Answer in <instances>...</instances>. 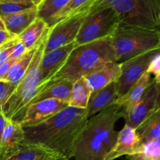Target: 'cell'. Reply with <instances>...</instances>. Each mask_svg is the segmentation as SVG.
<instances>
[{
  "label": "cell",
  "instance_id": "obj_1",
  "mask_svg": "<svg viewBox=\"0 0 160 160\" xmlns=\"http://www.w3.org/2000/svg\"><path fill=\"white\" fill-rule=\"evenodd\" d=\"M88 119L86 109L69 106L39 124L23 127V142L40 145L70 160Z\"/></svg>",
  "mask_w": 160,
  "mask_h": 160
},
{
  "label": "cell",
  "instance_id": "obj_2",
  "mask_svg": "<svg viewBox=\"0 0 160 160\" xmlns=\"http://www.w3.org/2000/svg\"><path fill=\"white\" fill-rule=\"evenodd\" d=\"M122 117L120 107L112 104L88 119L75 141L74 160H105L117 142L115 124Z\"/></svg>",
  "mask_w": 160,
  "mask_h": 160
},
{
  "label": "cell",
  "instance_id": "obj_3",
  "mask_svg": "<svg viewBox=\"0 0 160 160\" xmlns=\"http://www.w3.org/2000/svg\"><path fill=\"white\" fill-rule=\"evenodd\" d=\"M109 62H117L111 37L77 45L60 69L48 81L41 84L37 92L58 81L74 82L81 77L93 73Z\"/></svg>",
  "mask_w": 160,
  "mask_h": 160
},
{
  "label": "cell",
  "instance_id": "obj_4",
  "mask_svg": "<svg viewBox=\"0 0 160 160\" xmlns=\"http://www.w3.org/2000/svg\"><path fill=\"white\" fill-rule=\"evenodd\" d=\"M51 28L48 27L36 47L32 59L23 79L2 106V113L8 120H15L36 95L40 85V62Z\"/></svg>",
  "mask_w": 160,
  "mask_h": 160
},
{
  "label": "cell",
  "instance_id": "obj_5",
  "mask_svg": "<svg viewBox=\"0 0 160 160\" xmlns=\"http://www.w3.org/2000/svg\"><path fill=\"white\" fill-rule=\"evenodd\" d=\"M111 41L117 62H123L148 52L160 50V30L120 23Z\"/></svg>",
  "mask_w": 160,
  "mask_h": 160
},
{
  "label": "cell",
  "instance_id": "obj_6",
  "mask_svg": "<svg viewBox=\"0 0 160 160\" xmlns=\"http://www.w3.org/2000/svg\"><path fill=\"white\" fill-rule=\"evenodd\" d=\"M102 6L117 12L121 24L147 29H158L160 0H97Z\"/></svg>",
  "mask_w": 160,
  "mask_h": 160
},
{
  "label": "cell",
  "instance_id": "obj_7",
  "mask_svg": "<svg viewBox=\"0 0 160 160\" xmlns=\"http://www.w3.org/2000/svg\"><path fill=\"white\" fill-rule=\"evenodd\" d=\"M120 24V17L113 9L95 2L80 28L75 43L80 45L112 37Z\"/></svg>",
  "mask_w": 160,
  "mask_h": 160
},
{
  "label": "cell",
  "instance_id": "obj_8",
  "mask_svg": "<svg viewBox=\"0 0 160 160\" xmlns=\"http://www.w3.org/2000/svg\"><path fill=\"white\" fill-rule=\"evenodd\" d=\"M90 9L78 12L50 27L51 30L44 53L75 42L80 28Z\"/></svg>",
  "mask_w": 160,
  "mask_h": 160
},
{
  "label": "cell",
  "instance_id": "obj_9",
  "mask_svg": "<svg viewBox=\"0 0 160 160\" xmlns=\"http://www.w3.org/2000/svg\"><path fill=\"white\" fill-rule=\"evenodd\" d=\"M160 50H153L120 62V74L117 78L118 98L124 95L146 72L153 56Z\"/></svg>",
  "mask_w": 160,
  "mask_h": 160
},
{
  "label": "cell",
  "instance_id": "obj_10",
  "mask_svg": "<svg viewBox=\"0 0 160 160\" xmlns=\"http://www.w3.org/2000/svg\"><path fill=\"white\" fill-rule=\"evenodd\" d=\"M67 106L68 102L56 98L42 100L27 106L14 121L20 122L23 127L34 126L48 120Z\"/></svg>",
  "mask_w": 160,
  "mask_h": 160
},
{
  "label": "cell",
  "instance_id": "obj_11",
  "mask_svg": "<svg viewBox=\"0 0 160 160\" xmlns=\"http://www.w3.org/2000/svg\"><path fill=\"white\" fill-rule=\"evenodd\" d=\"M159 84L152 78L139 101L123 117L125 125L137 129L144 120L154 110Z\"/></svg>",
  "mask_w": 160,
  "mask_h": 160
},
{
  "label": "cell",
  "instance_id": "obj_12",
  "mask_svg": "<svg viewBox=\"0 0 160 160\" xmlns=\"http://www.w3.org/2000/svg\"><path fill=\"white\" fill-rule=\"evenodd\" d=\"M76 46V43L73 42L44 53L40 62V85L48 81L60 69L72 50Z\"/></svg>",
  "mask_w": 160,
  "mask_h": 160
},
{
  "label": "cell",
  "instance_id": "obj_13",
  "mask_svg": "<svg viewBox=\"0 0 160 160\" xmlns=\"http://www.w3.org/2000/svg\"><path fill=\"white\" fill-rule=\"evenodd\" d=\"M140 145L141 141L136 129L124 125L123 129L118 132L117 142L105 160H114L121 156H129L134 153Z\"/></svg>",
  "mask_w": 160,
  "mask_h": 160
},
{
  "label": "cell",
  "instance_id": "obj_14",
  "mask_svg": "<svg viewBox=\"0 0 160 160\" xmlns=\"http://www.w3.org/2000/svg\"><path fill=\"white\" fill-rule=\"evenodd\" d=\"M24 141V130L20 122L9 120L0 142V160L9 157Z\"/></svg>",
  "mask_w": 160,
  "mask_h": 160
},
{
  "label": "cell",
  "instance_id": "obj_15",
  "mask_svg": "<svg viewBox=\"0 0 160 160\" xmlns=\"http://www.w3.org/2000/svg\"><path fill=\"white\" fill-rule=\"evenodd\" d=\"M120 74V65L118 62H109L90 74L84 76L91 91V95L104 88L110 82L117 81Z\"/></svg>",
  "mask_w": 160,
  "mask_h": 160
},
{
  "label": "cell",
  "instance_id": "obj_16",
  "mask_svg": "<svg viewBox=\"0 0 160 160\" xmlns=\"http://www.w3.org/2000/svg\"><path fill=\"white\" fill-rule=\"evenodd\" d=\"M118 87L117 81H114L108 84L95 95L89 98L86 111H87L88 118L95 115L102 109L109 107L118 98Z\"/></svg>",
  "mask_w": 160,
  "mask_h": 160
},
{
  "label": "cell",
  "instance_id": "obj_17",
  "mask_svg": "<svg viewBox=\"0 0 160 160\" xmlns=\"http://www.w3.org/2000/svg\"><path fill=\"white\" fill-rule=\"evenodd\" d=\"M152 80V75L148 72H145L124 95L116 99L114 104L118 105L120 107L122 117L128 113V111L142 98Z\"/></svg>",
  "mask_w": 160,
  "mask_h": 160
},
{
  "label": "cell",
  "instance_id": "obj_18",
  "mask_svg": "<svg viewBox=\"0 0 160 160\" xmlns=\"http://www.w3.org/2000/svg\"><path fill=\"white\" fill-rule=\"evenodd\" d=\"M73 84V82H72V81H62L55 82L53 84H50V85L42 88L39 89L36 95L33 97V98L29 102L27 106L34 104L37 102L48 99V98H56V99H59L68 102L69 99H70Z\"/></svg>",
  "mask_w": 160,
  "mask_h": 160
},
{
  "label": "cell",
  "instance_id": "obj_19",
  "mask_svg": "<svg viewBox=\"0 0 160 160\" xmlns=\"http://www.w3.org/2000/svg\"><path fill=\"white\" fill-rule=\"evenodd\" d=\"M38 17L37 7L31 10L1 17L6 31L18 36Z\"/></svg>",
  "mask_w": 160,
  "mask_h": 160
},
{
  "label": "cell",
  "instance_id": "obj_20",
  "mask_svg": "<svg viewBox=\"0 0 160 160\" xmlns=\"http://www.w3.org/2000/svg\"><path fill=\"white\" fill-rule=\"evenodd\" d=\"M141 145L160 138V110H153L136 129Z\"/></svg>",
  "mask_w": 160,
  "mask_h": 160
},
{
  "label": "cell",
  "instance_id": "obj_21",
  "mask_svg": "<svg viewBox=\"0 0 160 160\" xmlns=\"http://www.w3.org/2000/svg\"><path fill=\"white\" fill-rule=\"evenodd\" d=\"M48 28L46 22L37 17L17 38L27 49L31 50L38 45Z\"/></svg>",
  "mask_w": 160,
  "mask_h": 160
},
{
  "label": "cell",
  "instance_id": "obj_22",
  "mask_svg": "<svg viewBox=\"0 0 160 160\" xmlns=\"http://www.w3.org/2000/svg\"><path fill=\"white\" fill-rule=\"evenodd\" d=\"M57 153L40 145L23 142L17 152L3 160H43Z\"/></svg>",
  "mask_w": 160,
  "mask_h": 160
},
{
  "label": "cell",
  "instance_id": "obj_23",
  "mask_svg": "<svg viewBox=\"0 0 160 160\" xmlns=\"http://www.w3.org/2000/svg\"><path fill=\"white\" fill-rule=\"evenodd\" d=\"M90 95V88L84 77H81L73 82L68 102L69 106L81 109H86Z\"/></svg>",
  "mask_w": 160,
  "mask_h": 160
},
{
  "label": "cell",
  "instance_id": "obj_24",
  "mask_svg": "<svg viewBox=\"0 0 160 160\" xmlns=\"http://www.w3.org/2000/svg\"><path fill=\"white\" fill-rule=\"evenodd\" d=\"M36 47L37 45L34 48L29 50L21 58H20L15 63L12 64L6 76L5 77L4 81H10L16 86H17V84L23 79V76L26 73L27 70L29 67L30 62H31L34 52H35Z\"/></svg>",
  "mask_w": 160,
  "mask_h": 160
},
{
  "label": "cell",
  "instance_id": "obj_25",
  "mask_svg": "<svg viewBox=\"0 0 160 160\" xmlns=\"http://www.w3.org/2000/svg\"><path fill=\"white\" fill-rule=\"evenodd\" d=\"M127 160H160V138L142 144Z\"/></svg>",
  "mask_w": 160,
  "mask_h": 160
},
{
  "label": "cell",
  "instance_id": "obj_26",
  "mask_svg": "<svg viewBox=\"0 0 160 160\" xmlns=\"http://www.w3.org/2000/svg\"><path fill=\"white\" fill-rule=\"evenodd\" d=\"M96 1L97 0H70V2L62 10L53 17L48 27H52L61 20L68 18L78 12L89 9Z\"/></svg>",
  "mask_w": 160,
  "mask_h": 160
},
{
  "label": "cell",
  "instance_id": "obj_27",
  "mask_svg": "<svg viewBox=\"0 0 160 160\" xmlns=\"http://www.w3.org/2000/svg\"><path fill=\"white\" fill-rule=\"evenodd\" d=\"M70 2V0H44L37 6L38 17L46 22L48 26L53 17Z\"/></svg>",
  "mask_w": 160,
  "mask_h": 160
},
{
  "label": "cell",
  "instance_id": "obj_28",
  "mask_svg": "<svg viewBox=\"0 0 160 160\" xmlns=\"http://www.w3.org/2000/svg\"><path fill=\"white\" fill-rule=\"evenodd\" d=\"M36 7L37 6L34 5H27L22 3L0 2V17L31 10Z\"/></svg>",
  "mask_w": 160,
  "mask_h": 160
},
{
  "label": "cell",
  "instance_id": "obj_29",
  "mask_svg": "<svg viewBox=\"0 0 160 160\" xmlns=\"http://www.w3.org/2000/svg\"><path fill=\"white\" fill-rule=\"evenodd\" d=\"M17 86L10 81H6L4 80L0 81V111L2 110V106L9 98L11 94L13 92Z\"/></svg>",
  "mask_w": 160,
  "mask_h": 160
},
{
  "label": "cell",
  "instance_id": "obj_30",
  "mask_svg": "<svg viewBox=\"0 0 160 160\" xmlns=\"http://www.w3.org/2000/svg\"><path fill=\"white\" fill-rule=\"evenodd\" d=\"M146 72L153 75L154 81L158 84H160V52L153 56Z\"/></svg>",
  "mask_w": 160,
  "mask_h": 160
},
{
  "label": "cell",
  "instance_id": "obj_31",
  "mask_svg": "<svg viewBox=\"0 0 160 160\" xmlns=\"http://www.w3.org/2000/svg\"><path fill=\"white\" fill-rule=\"evenodd\" d=\"M18 38H16L15 39L5 44L4 45L1 47V48H0V64L9 59L12 51H13L14 47H15L16 44L18 42Z\"/></svg>",
  "mask_w": 160,
  "mask_h": 160
},
{
  "label": "cell",
  "instance_id": "obj_32",
  "mask_svg": "<svg viewBox=\"0 0 160 160\" xmlns=\"http://www.w3.org/2000/svg\"><path fill=\"white\" fill-rule=\"evenodd\" d=\"M29 50L27 49L26 47L24 46L23 43L21 42H20V40L18 41L17 44H16L15 47L13 48V51H12V54L10 56V59H19V58L22 57L23 55Z\"/></svg>",
  "mask_w": 160,
  "mask_h": 160
},
{
  "label": "cell",
  "instance_id": "obj_33",
  "mask_svg": "<svg viewBox=\"0 0 160 160\" xmlns=\"http://www.w3.org/2000/svg\"><path fill=\"white\" fill-rule=\"evenodd\" d=\"M19 59H20V58H19ZM19 59H10V58H9V59H7V60L5 61L4 62L0 64V81H1V80H4L5 77L6 76L8 71H9L10 67L12 66V64L15 63Z\"/></svg>",
  "mask_w": 160,
  "mask_h": 160
},
{
  "label": "cell",
  "instance_id": "obj_34",
  "mask_svg": "<svg viewBox=\"0 0 160 160\" xmlns=\"http://www.w3.org/2000/svg\"><path fill=\"white\" fill-rule=\"evenodd\" d=\"M16 38H17V36L11 34L6 30H0V47L4 45L5 44L8 43L10 41L13 40Z\"/></svg>",
  "mask_w": 160,
  "mask_h": 160
},
{
  "label": "cell",
  "instance_id": "obj_35",
  "mask_svg": "<svg viewBox=\"0 0 160 160\" xmlns=\"http://www.w3.org/2000/svg\"><path fill=\"white\" fill-rule=\"evenodd\" d=\"M8 120H9L5 117V115L2 113V112L0 111V142H1L2 137L4 130L8 123Z\"/></svg>",
  "mask_w": 160,
  "mask_h": 160
},
{
  "label": "cell",
  "instance_id": "obj_36",
  "mask_svg": "<svg viewBox=\"0 0 160 160\" xmlns=\"http://www.w3.org/2000/svg\"><path fill=\"white\" fill-rule=\"evenodd\" d=\"M0 2H16L27 5H33L31 0H0Z\"/></svg>",
  "mask_w": 160,
  "mask_h": 160
},
{
  "label": "cell",
  "instance_id": "obj_37",
  "mask_svg": "<svg viewBox=\"0 0 160 160\" xmlns=\"http://www.w3.org/2000/svg\"><path fill=\"white\" fill-rule=\"evenodd\" d=\"M43 160H69V159H67V158H65L64 156H61V155L54 154V155H52V156H49V157L46 158V159H45Z\"/></svg>",
  "mask_w": 160,
  "mask_h": 160
},
{
  "label": "cell",
  "instance_id": "obj_38",
  "mask_svg": "<svg viewBox=\"0 0 160 160\" xmlns=\"http://www.w3.org/2000/svg\"><path fill=\"white\" fill-rule=\"evenodd\" d=\"M160 110V84H159V87H158V93H157V97H156V105H155L154 110Z\"/></svg>",
  "mask_w": 160,
  "mask_h": 160
},
{
  "label": "cell",
  "instance_id": "obj_39",
  "mask_svg": "<svg viewBox=\"0 0 160 160\" xmlns=\"http://www.w3.org/2000/svg\"><path fill=\"white\" fill-rule=\"evenodd\" d=\"M31 2L33 3V5H34L35 6H38V5H40L44 0H31Z\"/></svg>",
  "mask_w": 160,
  "mask_h": 160
},
{
  "label": "cell",
  "instance_id": "obj_40",
  "mask_svg": "<svg viewBox=\"0 0 160 160\" xmlns=\"http://www.w3.org/2000/svg\"><path fill=\"white\" fill-rule=\"evenodd\" d=\"M0 30H6L4 23H3V21H2V20L1 17H0Z\"/></svg>",
  "mask_w": 160,
  "mask_h": 160
},
{
  "label": "cell",
  "instance_id": "obj_41",
  "mask_svg": "<svg viewBox=\"0 0 160 160\" xmlns=\"http://www.w3.org/2000/svg\"><path fill=\"white\" fill-rule=\"evenodd\" d=\"M158 29L160 30V21H159V28H158Z\"/></svg>",
  "mask_w": 160,
  "mask_h": 160
},
{
  "label": "cell",
  "instance_id": "obj_42",
  "mask_svg": "<svg viewBox=\"0 0 160 160\" xmlns=\"http://www.w3.org/2000/svg\"><path fill=\"white\" fill-rule=\"evenodd\" d=\"M1 47H2V46H1ZM1 47H0V48H1Z\"/></svg>",
  "mask_w": 160,
  "mask_h": 160
}]
</instances>
